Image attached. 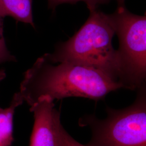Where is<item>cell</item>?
Returning <instances> with one entry per match:
<instances>
[{
    "instance_id": "5",
    "label": "cell",
    "mask_w": 146,
    "mask_h": 146,
    "mask_svg": "<svg viewBox=\"0 0 146 146\" xmlns=\"http://www.w3.org/2000/svg\"><path fill=\"white\" fill-rule=\"evenodd\" d=\"M30 111L34 118L30 146H55V122L60 113L55 108L54 100L42 96L31 106Z\"/></svg>"
},
{
    "instance_id": "8",
    "label": "cell",
    "mask_w": 146,
    "mask_h": 146,
    "mask_svg": "<svg viewBox=\"0 0 146 146\" xmlns=\"http://www.w3.org/2000/svg\"><path fill=\"white\" fill-rule=\"evenodd\" d=\"M55 146H88L79 143L68 134L62 125L60 120V115H58L55 122Z\"/></svg>"
},
{
    "instance_id": "4",
    "label": "cell",
    "mask_w": 146,
    "mask_h": 146,
    "mask_svg": "<svg viewBox=\"0 0 146 146\" xmlns=\"http://www.w3.org/2000/svg\"><path fill=\"white\" fill-rule=\"evenodd\" d=\"M118 36L117 50L122 73L123 88L136 90L146 84V17L131 13L125 2L110 14Z\"/></svg>"
},
{
    "instance_id": "10",
    "label": "cell",
    "mask_w": 146,
    "mask_h": 146,
    "mask_svg": "<svg viewBox=\"0 0 146 146\" xmlns=\"http://www.w3.org/2000/svg\"><path fill=\"white\" fill-rule=\"evenodd\" d=\"M3 15L0 8V64L7 62L16 61L14 56L11 55L7 49L3 31Z\"/></svg>"
},
{
    "instance_id": "7",
    "label": "cell",
    "mask_w": 146,
    "mask_h": 146,
    "mask_svg": "<svg viewBox=\"0 0 146 146\" xmlns=\"http://www.w3.org/2000/svg\"><path fill=\"white\" fill-rule=\"evenodd\" d=\"M33 0H0V8L5 17L11 16L16 21L35 28L32 11Z\"/></svg>"
},
{
    "instance_id": "9",
    "label": "cell",
    "mask_w": 146,
    "mask_h": 146,
    "mask_svg": "<svg viewBox=\"0 0 146 146\" xmlns=\"http://www.w3.org/2000/svg\"><path fill=\"white\" fill-rule=\"evenodd\" d=\"M48 8L53 11L60 5L64 3L75 4L78 2H84L90 11L98 9V8L102 5L107 4L112 0H47ZM117 3L125 2V0H115Z\"/></svg>"
},
{
    "instance_id": "11",
    "label": "cell",
    "mask_w": 146,
    "mask_h": 146,
    "mask_svg": "<svg viewBox=\"0 0 146 146\" xmlns=\"http://www.w3.org/2000/svg\"><path fill=\"white\" fill-rule=\"evenodd\" d=\"M6 76V74L5 71L3 69H0V82L4 80Z\"/></svg>"
},
{
    "instance_id": "2",
    "label": "cell",
    "mask_w": 146,
    "mask_h": 146,
    "mask_svg": "<svg viewBox=\"0 0 146 146\" xmlns=\"http://www.w3.org/2000/svg\"><path fill=\"white\" fill-rule=\"evenodd\" d=\"M115 28L110 14L98 9L90 11L84 25L73 36L58 44L51 60L69 62L99 70L122 88V73L117 50L112 45Z\"/></svg>"
},
{
    "instance_id": "6",
    "label": "cell",
    "mask_w": 146,
    "mask_h": 146,
    "mask_svg": "<svg viewBox=\"0 0 146 146\" xmlns=\"http://www.w3.org/2000/svg\"><path fill=\"white\" fill-rule=\"evenodd\" d=\"M24 102L19 92L14 95L9 107L0 108V146H11L14 141L13 119L15 110Z\"/></svg>"
},
{
    "instance_id": "1",
    "label": "cell",
    "mask_w": 146,
    "mask_h": 146,
    "mask_svg": "<svg viewBox=\"0 0 146 146\" xmlns=\"http://www.w3.org/2000/svg\"><path fill=\"white\" fill-rule=\"evenodd\" d=\"M122 88L99 70L69 62L51 60L46 54L25 73L20 93L30 107L42 96L52 100L79 97L98 101Z\"/></svg>"
},
{
    "instance_id": "3",
    "label": "cell",
    "mask_w": 146,
    "mask_h": 146,
    "mask_svg": "<svg viewBox=\"0 0 146 146\" xmlns=\"http://www.w3.org/2000/svg\"><path fill=\"white\" fill-rule=\"evenodd\" d=\"M137 90L133 104L122 110L107 108L105 119L88 115L80 120V125L92 132L87 146H146V84Z\"/></svg>"
}]
</instances>
